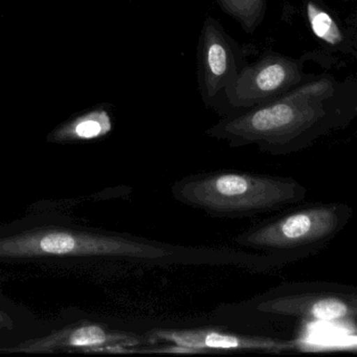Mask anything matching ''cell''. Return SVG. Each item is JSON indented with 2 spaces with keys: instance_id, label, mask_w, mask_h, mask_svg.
Listing matches in <instances>:
<instances>
[{
  "instance_id": "1",
  "label": "cell",
  "mask_w": 357,
  "mask_h": 357,
  "mask_svg": "<svg viewBox=\"0 0 357 357\" xmlns=\"http://www.w3.org/2000/svg\"><path fill=\"white\" fill-rule=\"evenodd\" d=\"M175 200L213 217L242 218L300 204L307 189L288 177L217 171L183 177L172 185Z\"/></svg>"
},
{
  "instance_id": "2",
  "label": "cell",
  "mask_w": 357,
  "mask_h": 357,
  "mask_svg": "<svg viewBox=\"0 0 357 357\" xmlns=\"http://www.w3.org/2000/svg\"><path fill=\"white\" fill-rule=\"evenodd\" d=\"M342 123L340 112L292 98L225 121L208 133L231 147L256 145L264 153L281 156L306 149Z\"/></svg>"
},
{
  "instance_id": "3",
  "label": "cell",
  "mask_w": 357,
  "mask_h": 357,
  "mask_svg": "<svg viewBox=\"0 0 357 357\" xmlns=\"http://www.w3.org/2000/svg\"><path fill=\"white\" fill-rule=\"evenodd\" d=\"M352 208L344 204H313L244 231L236 243L273 254H308L323 248L346 227Z\"/></svg>"
},
{
  "instance_id": "4",
  "label": "cell",
  "mask_w": 357,
  "mask_h": 357,
  "mask_svg": "<svg viewBox=\"0 0 357 357\" xmlns=\"http://www.w3.org/2000/svg\"><path fill=\"white\" fill-rule=\"evenodd\" d=\"M173 250L124 238L70 231H32L0 239V257L112 256L158 260Z\"/></svg>"
},
{
  "instance_id": "5",
  "label": "cell",
  "mask_w": 357,
  "mask_h": 357,
  "mask_svg": "<svg viewBox=\"0 0 357 357\" xmlns=\"http://www.w3.org/2000/svg\"><path fill=\"white\" fill-rule=\"evenodd\" d=\"M155 340L171 342L185 352L204 350H254L279 353L296 348L290 340L259 336H242L210 329L156 330L152 333Z\"/></svg>"
},
{
  "instance_id": "6",
  "label": "cell",
  "mask_w": 357,
  "mask_h": 357,
  "mask_svg": "<svg viewBox=\"0 0 357 357\" xmlns=\"http://www.w3.org/2000/svg\"><path fill=\"white\" fill-rule=\"evenodd\" d=\"M263 312L298 317L309 321H349L356 315L355 298L335 294H304L263 302Z\"/></svg>"
},
{
  "instance_id": "7",
  "label": "cell",
  "mask_w": 357,
  "mask_h": 357,
  "mask_svg": "<svg viewBox=\"0 0 357 357\" xmlns=\"http://www.w3.org/2000/svg\"><path fill=\"white\" fill-rule=\"evenodd\" d=\"M139 344L135 338L125 335L108 333L107 331L97 325H87L70 332L61 340L64 346L76 347V348H93V347L105 346L107 344Z\"/></svg>"
},
{
  "instance_id": "8",
  "label": "cell",
  "mask_w": 357,
  "mask_h": 357,
  "mask_svg": "<svg viewBox=\"0 0 357 357\" xmlns=\"http://www.w3.org/2000/svg\"><path fill=\"white\" fill-rule=\"evenodd\" d=\"M307 14L313 33L321 40L330 45H337L342 40V33L337 24L326 12L321 11L312 3H308Z\"/></svg>"
},
{
  "instance_id": "9",
  "label": "cell",
  "mask_w": 357,
  "mask_h": 357,
  "mask_svg": "<svg viewBox=\"0 0 357 357\" xmlns=\"http://www.w3.org/2000/svg\"><path fill=\"white\" fill-rule=\"evenodd\" d=\"M110 123L105 114L89 116L73 126L72 135L79 139H93L109 130Z\"/></svg>"
},
{
  "instance_id": "10",
  "label": "cell",
  "mask_w": 357,
  "mask_h": 357,
  "mask_svg": "<svg viewBox=\"0 0 357 357\" xmlns=\"http://www.w3.org/2000/svg\"><path fill=\"white\" fill-rule=\"evenodd\" d=\"M286 78H287V72L282 64H271L260 70L257 76L256 84L260 91L269 93L282 86Z\"/></svg>"
},
{
  "instance_id": "11",
  "label": "cell",
  "mask_w": 357,
  "mask_h": 357,
  "mask_svg": "<svg viewBox=\"0 0 357 357\" xmlns=\"http://www.w3.org/2000/svg\"><path fill=\"white\" fill-rule=\"evenodd\" d=\"M208 63L211 72L215 76H221L227 70V52L219 43H213L208 49Z\"/></svg>"
},
{
  "instance_id": "12",
  "label": "cell",
  "mask_w": 357,
  "mask_h": 357,
  "mask_svg": "<svg viewBox=\"0 0 357 357\" xmlns=\"http://www.w3.org/2000/svg\"><path fill=\"white\" fill-rule=\"evenodd\" d=\"M0 321H1V317H0Z\"/></svg>"
}]
</instances>
